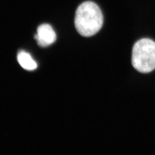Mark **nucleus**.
<instances>
[{
    "label": "nucleus",
    "mask_w": 155,
    "mask_h": 155,
    "mask_svg": "<svg viewBox=\"0 0 155 155\" xmlns=\"http://www.w3.org/2000/svg\"><path fill=\"white\" fill-rule=\"evenodd\" d=\"M75 27L84 37L98 33L102 27L104 17L99 6L92 1H86L78 7L75 13Z\"/></svg>",
    "instance_id": "1"
},
{
    "label": "nucleus",
    "mask_w": 155,
    "mask_h": 155,
    "mask_svg": "<svg viewBox=\"0 0 155 155\" xmlns=\"http://www.w3.org/2000/svg\"><path fill=\"white\" fill-rule=\"evenodd\" d=\"M132 64L141 73H149L155 69V42L148 38L140 39L133 45Z\"/></svg>",
    "instance_id": "2"
},
{
    "label": "nucleus",
    "mask_w": 155,
    "mask_h": 155,
    "mask_svg": "<svg viewBox=\"0 0 155 155\" xmlns=\"http://www.w3.org/2000/svg\"><path fill=\"white\" fill-rule=\"evenodd\" d=\"M35 39L39 46L46 47L53 44L56 41V35L53 28L48 24H43L39 25Z\"/></svg>",
    "instance_id": "3"
},
{
    "label": "nucleus",
    "mask_w": 155,
    "mask_h": 155,
    "mask_svg": "<svg viewBox=\"0 0 155 155\" xmlns=\"http://www.w3.org/2000/svg\"><path fill=\"white\" fill-rule=\"evenodd\" d=\"M17 61L22 68L28 71H33L37 68V63L28 52L21 51L17 55Z\"/></svg>",
    "instance_id": "4"
}]
</instances>
